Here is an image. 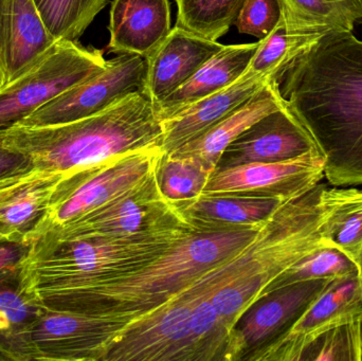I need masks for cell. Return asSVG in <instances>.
I'll use <instances>...</instances> for the list:
<instances>
[{
    "label": "cell",
    "instance_id": "cell-38",
    "mask_svg": "<svg viewBox=\"0 0 362 361\" xmlns=\"http://www.w3.org/2000/svg\"><path fill=\"white\" fill-rule=\"evenodd\" d=\"M4 241H6V239H4V237H2L1 235H0V243H1V242H4Z\"/></svg>",
    "mask_w": 362,
    "mask_h": 361
},
{
    "label": "cell",
    "instance_id": "cell-10",
    "mask_svg": "<svg viewBox=\"0 0 362 361\" xmlns=\"http://www.w3.org/2000/svg\"><path fill=\"white\" fill-rule=\"evenodd\" d=\"M144 69V57L129 53L119 54L107 61L103 71L64 91L16 123L42 126L71 122L99 114L127 95L140 91Z\"/></svg>",
    "mask_w": 362,
    "mask_h": 361
},
{
    "label": "cell",
    "instance_id": "cell-15",
    "mask_svg": "<svg viewBox=\"0 0 362 361\" xmlns=\"http://www.w3.org/2000/svg\"><path fill=\"white\" fill-rule=\"evenodd\" d=\"M225 45L175 25L154 51L144 57L140 93L153 105L177 90Z\"/></svg>",
    "mask_w": 362,
    "mask_h": 361
},
{
    "label": "cell",
    "instance_id": "cell-23",
    "mask_svg": "<svg viewBox=\"0 0 362 361\" xmlns=\"http://www.w3.org/2000/svg\"><path fill=\"white\" fill-rule=\"evenodd\" d=\"M287 33L353 32L362 23V0H278Z\"/></svg>",
    "mask_w": 362,
    "mask_h": 361
},
{
    "label": "cell",
    "instance_id": "cell-1",
    "mask_svg": "<svg viewBox=\"0 0 362 361\" xmlns=\"http://www.w3.org/2000/svg\"><path fill=\"white\" fill-rule=\"evenodd\" d=\"M278 84L325 157L329 184L362 186V40L353 32H325Z\"/></svg>",
    "mask_w": 362,
    "mask_h": 361
},
{
    "label": "cell",
    "instance_id": "cell-19",
    "mask_svg": "<svg viewBox=\"0 0 362 361\" xmlns=\"http://www.w3.org/2000/svg\"><path fill=\"white\" fill-rule=\"evenodd\" d=\"M285 104L286 101L281 95L278 82L272 78L240 107L221 119L199 137L187 142L170 155L189 157L214 172L221 155L236 138L259 119L283 107Z\"/></svg>",
    "mask_w": 362,
    "mask_h": 361
},
{
    "label": "cell",
    "instance_id": "cell-37",
    "mask_svg": "<svg viewBox=\"0 0 362 361\" xmlns=\"http://www.w3.org/2000/svg\"><path fill=\"white\" fill-rule=\"evenodd\" d=\"M2 360H6V356L4 355V354L0 353V361H2Z\"/></svg>",
    "mask_w": 362,
    "mask_h": 361
},
{
    "label": "cell",
    "instance_id": "cell-40",
    "mask_svg": "<svg viewBox=\"0 0 362 361\" xmlns=\"http://www.w3.org/2000/svg\"><path fill=\"white\" fill-rule=\"evenodd\" d=\"M361 329H362V319H361Z\"/></svg>",
    "mask_w": 362,
    "mask_h": 361
},
{
    "label": "cell",
    "instance_id": "cell-25",
    "mask_svg": "<svg viewBox=\"0 0 362 361\" xmlns=\"http://www.w3.org/2000/svg\"><path fill=\"white\" fill-rule=\"evenodd\" d=\"M59 180V176L53 175L33 182L4 206L0 210V235L6 241L27 243L44 216Z\"/></svg>",
    "mask_w": 362,
    "mask_h": 361
},
{
    "label": "cell",
    "instance_id": "cell-18",
    "mask_svg": "<svg viewBox=\"0 0 362 361\" xmlns=\"http://www.w3.org/2000/svg\"><path fill=\"white\" fill-rule=\"evenodd\" d=\"M110 52L146 57L171 32L169 0H114L110 13Z\"/></svg>",
    "mask_w": 362,
    "mask_h": 361
},
{
    "label": "cell",
    "instance_id": "cell-24",
    "mask_svg": "<svg viewBox=\"0 0 362 361\" xmlns=\"http://www.w3.org/2000/svg\"><path fill=\"white\" fill-rule=\"evenodd\" d=\"M325 195L329 203L327 239L357 264L362 249V190L327 186Z\"/></svg>",
    "mask_w": 362,
    "mask_h": 361
},
{
    "label": "cell",
    "instance_id": "cell-29",
    "mask_svg": "<svg viewBox=\"0 0 362 361\" xmlns=\"http://www.w3.org/2000/svg\"><path fill=\"white\" fill-rule=\"evenodd\" d=\"M358 273L356 263L334 246L319 248L281 273L266 288L265 295L299 282L335 280ZM263 296V297H264Z\"/></svg>",
    "mask_w": 362,
    "mask_h": 361
},
{
    "label": "cell",
    "instance_id": "cell-4",
    "mask_svg": "<svg viewBox=\"0 0 362 361\" xmlns=\"http://www.w3.org/2000/svg\"><path fill=\"white\" fill-rule=\"evenodd\" d=\"M193 229L135 237H36L19 265V282L44 307L57 309L83 290L146 266Z\"/></svg>",
    "mask_w": 362,
    "mask_h": 361
},
{
    "label": "cell",
    "instance_id": "cell-14",
    "mask_svg": "<svg viewBox=\"0 0 362 361\" xmlns=\"http://www.w3.org/2000/svg\"><path fill=\"white\" fill-rule=\"evenodd\" d=\"M313 150H318L314 138L286 102L236 138L221 155L216 170L289 160Z\"/></svg>",
    "mask_w": 362,
    "mask_h": 361
},
{
    "label": "cell",
    "instance_id": "cell-5",
    "mask_svg": "<svg viewBox=\"0 0 362 361\" xmlns=\"http://www.w3.org/2000/svg\"><path fill=\"white\" fill-rule=\"evenodd\" d=\"M325 188L327 184H318L283 203L266 223L257 252L246 268L211 299L229 339L238 320L263 298L266 288L281 273L319 248L334 246L325 229L329 212Z\"/></svg>",
    "mask_w": 362,
    "mask_h": 361
},
{
    "label": "cell",
    "instance_id": "cell-13",
    "mask_svg": "<svg viewBox=\"0 0 362 361\" xmlns=\"http://www.w3.org/2000/svg\"><path fill=\"white\" fill-rule=\"evenodd\" d=\"M362 318L359 273L332 280L288 332L249 356L252 361H298L302 350L323 333Z\"/></svg>",
    "mask_w": 362,
    "mask_h": 361
},
{
    "label": "cell",
    "instance_id": "cell-28",
    "mask_svg": "<svg viewBox=\"0 0 362 361\" xmlns=\"http://www.w3.org/2000/svg\"><path fill=\"white\" fill-rule=\"evenodd\" d=\"M176 25L202 37L217 40L226 35L246 0H175Z\"/></svg>",
    "mask_w": 362,
    "mask_h": 361
},
{
    "label": "cell",
    "instance_id": "cell-36",
    "mask_svg": "<svg viewBox=\"0 0 362 361\" xmlns=\"http://www.w3.org/2000/svg\"><path fill=\"white\" fill-rule=\"evenodd\" d=\"M357 265H358L359 278H361V281L362 284V249L361 252V256H359L358 262H357Z\"/></svg>",
    "mask_w": 362,
    "mask_h": 361
},
{
    "label": "cell",
    "instance_id": "cell-35",
    "mask_svg": "<svg viewBox=\"0 0 362 361\" xmlns=\"http://www.w3.org/2000/svg\"><path fill=\"white\" fill-rule=\"evenodd\" d=\"M33 169L27 158L4 148L0 140V178Z\"/></svg>",
    "mask_w": 362,
    "mask_h": 361
},
{
    "label": "cell",
    "instance_id": "cell-34",
    "mask_svg": "<svg viewBox=\"0 0 362 361\" xmlns=\"http://www.w3.org/2000/svg\"><path fill=\"white\" fill-rule=\"evenodd\" d=\"M29 246L17 242L0 243V273L18 271L21 261L27 254Z\"/></svg>",
    "mask_w": 362,
    "mask_h": 361
},
{
    "label": "cell",
    "instance_id": "cell-39",
    "mask_svg": "<svg viewBox=\"0 0 362 361\" xmlns=\"http://www.w3.org/2000/svg\"><path fill=\"white\" fill-rule=\"evenodd\" d=\"M6 177H8V176H6ZM4 178H6V177L0 178V182H2V180H4Z\"/></svg>",
    "mask_w": 362,
    "mask_h": 361
},
{
    "label": "cell",
    "instance_id": "cell-33",
    "mask_svg": "<svg viewBox=\"0 0 362 361\" xmlns=\"http://www.w3.org/2000/svg\"><path fill=\"white\" fill-rule=\"evenodd\" d=\"M53 175H55V174H49L47 172L40 171V170L33 167L29 171L15 174V175L4 178L0 182V210L11 201L14 195H16L19 191L23 190L25 187Z\"/></svg>",
    "mask_w": 362,
    "mask_h": 361
},
{
    "label": "cell",
    "instance_id": "cell-3",
    "mask_svg": "<svg viewBox=\"0 0 362 361\" xmlns=\"http://www.w3.org/2000/svg\"><path fill=\"white\" fill-rule=\"evenodd\" d=\"M265 223L240 228H194L146 266L83 290L57 309L132 321L154 311L209 269L250 245Z\"/></svg>",
    "mask_w": 362,
    "mask_h": 361
},
{
    "label": "cell",
    "instance_id": "cell-20",
    "mask_svg": "<svg viewBox=\"0 0 362 361\" xmlns=\"http://www.w3.org/2000/svg\"><path fill=\"white\" fill-rule=\"evenodd\" d=\"M259 42L223 46L177 90L155 104L159 120L170 118L191 104L235 82L248 67Z\"/></svg>",
    "mask_w": 362,
    "mask_h": 361
},
{
    "label": "cell",
    "instance_id": "cell-7",
    "mask_svg": "<svg viewBox=\"0 0 362 361\" xmlns=\"http://www.w3.org/2000/svg\"><path fill=\"white\" fill-rule=\"evenodd\" d=\"M103 51L59 40L0 87V129L35 112L47 102L105 69Z\"/></svg>",
    "mask_w": 362,
    "mask_h": 361
},
{
    "label": "cell",
    "instance_id": "cell-2",
    "mask_svg": "<svg viewBox=\"0 0 362 361\" xmlns=\"http://www.w3.org/2000/svg\"><path fill=\"white\" fill-rule=\"evenodd\" d=\"M1 144L34 169L67 179L115 157L163 146V126L154 105L140 91L112 107L71 122L0 129Z\"/></svg>",
    "mask_w": 362,
    "mask_h": 361
},
{
    "label": "cell",
    "instance_id": "cell-32",
    "mask_svg": "<svg viewBox=\"0 0 362 361\" xmlns=\"http://www.w3.org/2000/svg\"><path fill=\"white\" fill-rule=\"evenodd\" d=\"M281 8L278 0H246L234 25L242 34L265 38L280 21Z\"/></svg>",
    "mask_w": 362,
    "mask_h": 361
},
{
    "label": "cell",
    "instance_id": "cell-26",
    "mask_svg": "<svg viewBox=\"0 0 362 361\" xmlns=\"http://www.w3.org/2000/svg\"><path fill=\"white\" fill-rule=\"evenodd\" d=\"M325 32L312 33H287L284 21H280L263 40L253 54L244 73L248 76H269L276 78L282 76L287 67L315 46Z\"/></svg>",
    "mask_w": 362,
    "mask_h": 361
},
{
    "label": "cell",
    "instance_id": "cell-22",
    "mask_svg": "<svg viewBox=\"0 0 362 361\" xmlns=\"http://www.w3.org/2000/svg\"><path fill=\"white\" fill-rule=\"evenodd\" d=\"M45 309L21 288L18 271L0 273V353L6 360H33L31 331Z\"/></svg>",
    "mask_w": 362,
    "mask_h": 361
},
{
    "label": "cell",
    "instance_id": "cell-8",
    "mask_svg": "<svg viewBox=\"0 0 362 361\" xmlns=\"http://www.w3.org/2000/svg\"><path fill=\"white\" fill-rule=\"evenodd\" d=\"M183 227L191 226L177 205L161 192L157 169L144 182L102 207L40 237L55 239L135 237Z\"/></svg>",
    "mask_w": 362,
    "mask_h": 361
},
{
    "label": "cell",
    "instance_id": "cell-21",
    "mask_svg": "<svg viewBox=\"0 0 362 361\" xmlns=\"http://www.w3.org/2000/svg\"><path fill=\"white\" fill-rule=\"evenodd\" d=\"M283 201L240 194H202L176 203L189 226L196 229L240 228L265 223Z\"/></svg>",
    "mask_w": 362,
    "mask_h": 361
},
{
    "label": "cell",
    "instance_id": "cell-30",
    "mask_svg": "<svg viewBox=\"0 0 362 361\" xmlns=\"http://www.w3.org/2000/svg\"><path fill=\"white\" fill-rule=\"evenodd\" d=\"M213 173L189 157L165 155L158 167L159 187L172 203L191 201L204 193Z\"/></svg>",
    "mask_w": 362,
    "mask_h": 361
},
{
    "label": "cell",
    "instance_id": "cell-27",
    "mask_svg": "<svg viewBox=\"0 0 362 361\" xmlns=\"http://www.w3.org/2000/svg\"><path fill=\"white\" fill-rule=\"evenodd\" d=\"M110 0H33L36 10L57 42H78Z\"/></svg>",
    "mask_w": 362,
    "mask_h": 361
},
{
    "label": "cell",
    "instance_id": "cell-11",
    "mask_svg": "<svg viewBox=\"0 0 362 361\" xmlns=\"http://www.w3.org/2000/svg\"><path fill=\"white\" fill-rule=\"evenodd\" d=\"M325 167L320 150H313L289 160L215 170L202 194L249 195L287 203L320 184Z\"/></svg>",
    "mask_w": 362,
    "mask_h": 361
},
{
    "label": "cell",
    "instance_id": "cell-6",
    "mask_svg": "<svg viewBox=\"0 0 362 361\" xmlns=\"http://www.w3.org/2000/svg\"><path fill=\"white\" fill-rule=\"evenodd\" d=\"M163 156L161 146L132 150L95 169L59 180L44 216L25 244L102 207L144 182L157 171Z\"/></svg>",
    "mask_w": 362,
    "mask_h": 361
},
{
    "label": "cell",
    "instance_id": "cell-12",
    "mask_svg": "<svg viewBox=\"0 0 362 361\" xmlns=\"http://www.w3.org/2000/svg\"><path fill=\"white\" fill-rule=\"evenodd\" d=\"M332 280H312L284 286L257 300L232 331L226 361L247 360L288 332L319 298Z\"/></svg>",
    "mask_w": 362,
    "mask_h": 361
},
{
    "label": "cell",
    "instance_id": "cell-31",
    "mask_svg": "<svg viewBox=\"0 0 362 361\" xmlns=\"http://www.w3.org/2000/svg\"><path fill=\"white\" fill-rule=\"evenodd\" d=\"M361 319L323 333L302 350L298 361H361Z\"/></svg>",
    "mask_w": 362,
    "mask_h": 361
},
{
    "label": "cell",
    "instance_id": "cell-9",
    "mask_svg": "<svg viewBox=\"0 0 362 361\" xmlns=\"http://www.w3.org/2000/svg\"><path fill=\"white\" fill-rule=\"evenodd\" d=\"M131 320L46 307L31 331L33 360L105 361Z\"/></svg>",
    "mask_w": 362,
    "mask_h": 361
},
{
    "label": "cell",
    "instance_id": "cell-17",
    "mask_svg": "<svg viewBox=\"0 0 362 361\" xmlns=\"http://www.w3.org/2000/svg\"><path fill=\"white\" fill-rule=\"evenodd\" d=\"M272 78H274L242 74L229 86L191 104L177 114L161 121L165 155L173 154L187 142L199 137L250 99Z\"/></svg>",
    "mask_w": 362,
    "mask_h": 361
},
{
    "label": "cell",
    "instance_id": "cell-16",
    "mask_svg": "<svg viewBox=\"0 0 362 361\" xmlns=\"http://www.w3.org/2000/svg\"><path fill=\"white\" fill-rule=\"evenodd\" d=\"M55 42L33 0H0V87Z\"/></svg>",
    "mask_w": 362,
    "mask_h": 361
}]
</instances>
